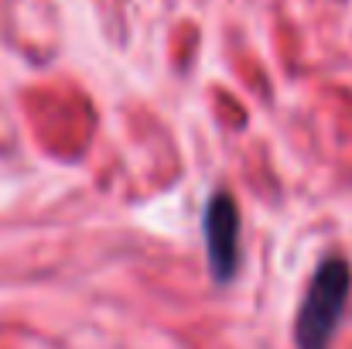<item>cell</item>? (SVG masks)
<instances>
[{"mask_svg": "<svg viewBox=\"0 0 352 349\" xmlns=\"http://www.w3.org/2000/svg\"><path fill=\"white\" fill-rule=\"evenodd\" d=\"M202 233H206V257H209L212 277L219 284L233 281L236 264H239V209L226 192H216L206 202Z\"/></svg>", "mask_w": 352, "mask_h": 349, "instance_id": "2", "label": "cell"}, {"mask_svg": "<svg viewBox=\"0 0 352 349\" xmlns=\"http://www.w3.org/2000/svg\"><path fill=\"white\" fill-rule=\"evenodd\" d=\"M349 284H352V271L349 264L339 260V257H329L315 271V277L308 284V295L301 302L298 322H294L298 349H329L336 329H339L342 308L349 302Z\"/></svg>", "mask_w": 352, "mask_h": 349, "instance_id": "1", "label": "cell"}]
</instances>
